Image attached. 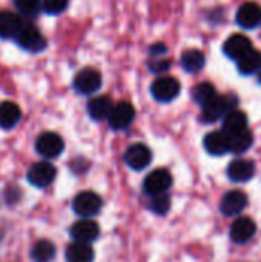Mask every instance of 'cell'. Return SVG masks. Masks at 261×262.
<instances>
[{"label":"cell","instance_id":"cell-18","mask_svg":"<svg viewBox=\"0 0 261 262\" xmlns=\"http://www.w3.org/2000/svg\"><path fill=\"white\" fill-rule=\"evenodd\" d=\"M23 26L18 14L12 11H0V38H15Z\"/></svg>","mask_w":261,"mask_h":262},{"label":"cell","instance_id":"cell-22","mask_svg":"<svg viewBox=\"0 0 261 262\" xmlns=\"http://www.w3.org/2000/svg\"><path fill=\"white\" fill-rule=\"evenodd\" d=\"M248 129V117L242 111H231L223 117V132L228 135Z\"/></svg>","mask_w":261,"mask_h":262},{"label":"cell","instance_id":"cell-4","mask_svg":"<svg viewBox=\"0 0 261 262\" xmlns=\"http://www.w3.org/2000/svg\"><path fill=\"white\" fill-rule=\"evenodd\" d=\"M102 206V198L94 192H80L72 201V210L82 218L95 216L100 212Z\"/></svg>","mask_w":261,"mask_h":262},{"label":"cell","instance_id":"cell-17","mask_svg":"<svg viewBox=\"0 0 261 262\" xmlns=\"http://www.w3.org/2000/svg\"><path fill=\"white\" fill-rule=\"evenodd\" d=\"M203 146L208 154L215 155V157H222L229 152L228 135L223 130H215V132L208 134L203 140Z\"/></svg>","mask_w":261,"mask_h":262},{"label":"cell","instance_id":"cell-24","mask_svg":"<svg viewBox=\"0 0 261 262\" xmlns=\"http://www.w3.org/2000/svg\"><path fill=\"white\" fill-rule=\"evenodd\" d=\"M180 63H182V68L186 72L195 74V72L203 69L205 63H206V58H205V54L202 51H198V49H188V51H185L182 54Z\"/></svg>","mask_w":261,"mask_h":262},{"label":"cell","instance_id":"cell-28","mask_svg":"<svg viewBox=\"0 0 261 262\" xmlns=\"http://www.w3.org/2000/svg\"><path fill=\"white\" fill-rule=\"evenodd\" d=\"M149 209L155 215H166L169 212V209H171V196L166 195V193L152 196V200L149 203Z\"/></svg>","mask_w":261,"mask_h":262},{"label":"cell","instance_id":"cell-29","mask_svg":"<svg viewBox=\"0 0 261 262\" xmlns=\"http://www.w3.org/2000/svg\"><path fill=\"white\" fill-rule=\"evenodd\" d=\"M14 5L18 12L25 15H34L40 8V0H14Z\"/></svg>","mask_w":261,"mask_h":262},{"label":"cell","instance_id":"cell-6","mask_svg":"<svg viewBox=\"0 0 261 262\" xmlns=\"http://www.w3.org/2000/svg\"><path fill=\"white\" fill-rule=\"evenodd\" d=\"M102 86V74L94 68H83L74 77V89L82 95L94 94Z\"/></svg>","mask_w":261,"mask_h":262},{"label":"cell","instance_id":"cell-32","mask_svg":"<svg viewBox=\"0 0 261 262\" xmlns=\"http://www.w3.org/2000/svg\"><path fill=\"white\" fill-rule=\"evenodd\" d=\"M166 46L163 45V43H155V45H152L151 48H149V54L152 55V57H162L163 54H166Z\"/></svg>","mask_w":261,"mask_h":262},{"label":"cell","instance_id":"cell-8","mask_svg":"<svg viewBox=\"0 0 261 262\" xmlns=\"http://www.w3.org/2000/svg\"><path fill=\"white\" fill-rule=\"evenodd\" d=\"M152 97L160 103H169L180 94V83L174 77H160L151 86Z\"/></svg>","mask_w":261,"mask_h":262},{"label":"cell","instance_id":"cell-7","mask_svg":"<svg viewBox=\"0 0 261 262\" xmlns=\"http://www.w3.org/2000/svg\"><path fill=\"white\" fill-rule=\"evenodd\" d=\"M171 186H172V175L166 169L152 170L143 181L145 193H148L149 196L166 193Z\"/></svg>","mask_w":261,"mask_h":262},{"label":"cell","instance_id":"cell-16","mask_svg":"<svg viewBox=\"0 0 261 262\" xmlns=\"http://www.w3.org/2000/svg\"><path fill=\"white\" fill-rule=\"evenodd\" d=\"M255 173V164L249 160H234L228 167V177L234 183H246Z\"/></svg>","mask_w":261,"mask_h":262},{"label":"cell","instance_id":"cell-9","mask_svg":"<svg viewBox=\"0 0 261 262\" xmlns=\"http://www.w3.org/2000/svg\"><path fill=\"white\" fill-rule=\"evenodd\" d=\"M134 118H135V107L129 101H120L112 107L108 121L114 130H123L132 124Z\"/></svg>","mask_w":261,"mask_h":262},{"label":"cell","instance_id":"cell-21","mask_svg":"<svg viewBox=\"0 0 261 262\" xmlns=\"http://www.w3.org/2000/svg\"><path fill=\"white\" fill-rule=\"evenodd\" d=\"M237 69L242 75H254L261 69V52L257 49H251L240 60H237Z\"/></svg>","mask_w":261,"mask_h":262},{"label":"cell","instance_id":"cell-33","mask_svg":"<svg viewBox=\"0 0 261 262\" xmlns=\"http://www.w3.org/2000/svg\"><path fill=\"white\" fill-rule=\"evenodd\" d=\"M258 81H260V84H261V69L258 71Z\"/></svg>","mask_w":261,"mask_h":262},{"label":"cell","instance_id":"cell-10","mask_svg":"<svg viewBox=\"0 0 261 262\" xmlns=\"http://www.w3.org/2000/svg\"><path fill=\"white\" fill-rule=\"evenodd\" d=\"M123 160H125L126 166L131 167L132 170H143L151 164L152 152L148 146L137 143V144H132L126 149Z\"/></svg>","mask_w":261,"mask_h":262},{"label":"cell","instance_id":"cell-20","mask_svg":"<svg viewBox=\"0 0 261 262\" xmlns=\"http://www.w3.org/2000/svg\"><path fill=\"white\" fill-rule=\"evenodd\" d=\"M112 101L108 95H100V97H95L92 98L89 103H88V114L92 120L95 121H100V120H105L109 117L111 111H112Z\"/></svg>","mask_w":261,"mask_h":262},{"label":"cell","instance_id":"cell-13","mask_svg":"<svg viewBox=\"0 0 261 262\" xmlns=\"http://www.w3.org/2000/svg\"><path fill=\"white\" fill-rule=\"evenodd\" d=\"M246 206H248V195L242 190H231L223 196L220 210L225 216H237L246 209Z\"/></svg>","mask_w":261,"mask_h":262},{"label":"cell","instance_id":"cell-19","mask_svg":"<svg viewBox=\"0 0 261 262\" xmlns=\"http://www.w3.org/2000/svg\"><path fill=\"white\" fill-rule=\"evenodd\" d=\"M22 118L20 107L12 101H3L0 103V127L2 129H12L18 124Z\"/></svg>","mask_w":261,"mask_h":262},{"label":"cell","instance_id":"cell-15","mask_svg":"<svg viewBox=\"0 0 261 262\" xmlns=\"http://www.w3.org/2000/svg\"><path fill=\"white\" fill-rule=\"evenodd\" d=\"M255 232H257L255 223L248 216H242L237 221H234V224L231 226V239L235 244H245L251 241Z\"/></svg>","mask_w":261,"mask_h":262},{"label":"cell","instance_id":"cell-26","mask_svg":"<svg viewBox=\"0 0 261 262\" xmlns=\"http://www.w3.org/2000/svg\"><path fill=\"white\" fill-rule=\"evenodd\" d=\"M54 258H55V246L48 239L37 241L31 249V259L34 262H51Z\"/></svg>","mask_w":261,"mask_h":262},{"label":"cell","instance_id":"cell-12","mask_svg":"<svg viewBox=\"0 0 261 262\" xmlns=\"http://www.w3.org/2000/svg\"><path fill=\"white\" fill-rule=\"evenodd\" d=\"M237 25L243 29H255L261 25V6L254 2L243 3L235 15Z\"/></svg>","mask_w":261,"mask_h":262},{"label":"cell","instance_id":"cell-27","mask_svg":"<svg viewBox=\"0 0 261 262\" xmlns=\"http://www.w3.org/2000/svg\"><path fill=\"white\" fill-rule=\"evenodd\" d=\"M215 95H217V92H215L214 86H212L211 83H208V81L197 84V86L194 88V91H192V98H194V101H195L197 104H200V106H205V104H206L208 101H211Z\"/></svg>","mask_w":261,"mask_h":262},{"label":"cell","instance_id":"cell-31","mask_svg":"<svg viewBox=\"0 0 261 262\" xmlns=\"http://www.w3.org/2000/svg\"><path fill=\"white\" fill-rule=\"evenodd\" d=\"M169 68H171V63H169L168 60H152V61L149 63V69H151L154 74L166 72Z\"/></svg>","mask_w":261,"mask_h":262},{"label":"cell","instance_id":"cell-14","mask_svg":"<svg viewBox=\"0 0 261 262\" xmlns=\"http://www.w3.org/2000/svg\"><path fill=\"white\" fill-rule=\"evenodd\" d=\"M251 49H252L251 40H249L246 35H242V34H234V35H231V37L225 41V45H223V54H225L228 58L234 60V61L240 60V58H242L246 52H249Z\"/></svg>","mask_w":261,"mask_h":262},{"label":"cell","instance_id":"cell-25","mask_svg":"<svg viewBox=\"0 0 261 262\" xmlns=\"http://www.w3.org/2000/svg\"><path fill=\"white\" fill-rule=\"evenodd\" d=\"M228 141H229V152H232V154H243V152H246L252 146L254 135H252V132L249 129H245L242 132L228 135Z\"/></svg>","mask_w":261,"mask_h":262},{"label":"cell","instance_id":"cell-30","mask_svg":"<svg viewBox=\"0 0 261 262\" xmlns=\"http://www.w3.org/2000/svg\"><path fill=\"white\" fill-rule=\"evenodd\" d=\"M68 3H69V0H43L42 6L46 14L57 15L68 8Z\"/></svg>","mask_w":261,"mask_h":262},{"label":"cell","instance_id":"cell-5","mask_svg":"<svg viewBox=\"0 0 261 262\" xmlns=\"http://www.w3.org/2000/svg\"><path fill=\"white\" fill-rule=\"evenodd\" d=\"M15 41L20 48L29 52H40L46 48L45 37L32 25H23L15 35Z\"/></svg>","mask_w":261,"mask_h":262},{"label":"cell","instance_id":"cell-2","mask_svg":"<svg viewBox=\"0 0 261 262\" xmlns=\"http://www.w3.org/2000/svg\"><path fill=\"white\" fill-rule=\"evenodd\" d=\"M55 177H57V169L54 167V164H51L48 161H40V163L32 164L26 173L29 184L34 187H38V189H45V187L51 186L54 183Z\"/></svg>","mask_w":261,"mask_h":262},{"label":"cell","instance_id":"cell-23","mask_svg":"<svg viewBox=\"0 0 261 262\" xmlns=\"http://www.w3.org/2000/svg\"><path fill=\"white\" fill-rule=\"evenodd\" d=\"M66 262H92L94 259V250L91 244L85 243H72L68 246L65 253Z\"/></svg>","mask_w":261,"mask_h":262},{"label":"cell","instance_id":"cell-11","mask_svg":"<svg viewBox=\"0 0 261 262\" xmlns=\"http://www.w3.org/2000/svg\"><path fill=\"white\" fill-rule=\"evenodd\" d=\"M69 235L75 243H85L91 244L94 243L100 235V227L95 221L89 218H83L77 223H74L69 229Z\"/></svg>","mask_w":261,"mask_h":262},{"label":"cell","instance_id":"cell-3","mask_svg":"<svg viewBox=\"0 0 261 262\" xmlns=\"http://www.w3.org/2000/svg\"><path fill=\"white\" fill-rule=\"evenodd\" d=\"M65 149L63 138L55 132H43L35 140V150L43 158H57Z\"/></svg>","mask_w":261,"mask_h":262},{"label":"cell","instance_id":"cell-1","mask_svg":"<svg viewBox=\"0 0 261 262\" xmlns=\"http://www.w3.org/2000/svg\"><path fill=\"white\" fill-rule=\"evenodd\" d=\"M237 104V98L232 95H215L211 101L202 106V120L205 123H215L223 118L228 112L234 109Z\"/></svg>","mask_w":261,"mask_h":262}]
</instances>
